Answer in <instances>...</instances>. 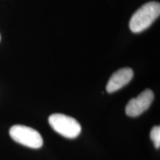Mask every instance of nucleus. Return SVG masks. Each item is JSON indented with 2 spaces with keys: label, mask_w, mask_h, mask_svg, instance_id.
<instances>
[{
  "label": "nucleus",
  "mask_w": 160,
  "mask_h": 160,
  "mask_svg": "<svg viewBox=\"0 0 160 160\" xmlns=\"http://www.w3.org/2000/svg\"><path fill=\"white\" fill-rule=\"evenodd\" d=\"M160 5L157 2H150L138 9L130 20L129 27L133 33L145 31L159 17Z\"/></svg>",
  "instance_id": "nucleus-1"
},
{
  "label": "nucleus",
  "mask_w": 160,
  "mask_h": 160,
  "mask_svg": "<svg viewBox=\"0 0 160 160\" xmlns=\"http://www.w3.org/2000/svg\"><path fill=\"white\" fill-rule=\"evenodd\" d=\"M154 99V94L150 89H146L127 104L125 113L128 117H137L147 111Z\"/></svg>",
  "instance_id": "nucleus-4"
},
{
  "label": "nucleus",
  "mask_w": 160,
  "mask_h": 160,
  "mask_svg": "<svg viewBox=\"0 0 160 160\" xmlns=\"http://www.w3.org/2000/svg\"><path fill=\"white\" fill-rule=\"evenodd\" d=\"M133 77V71L130 68H124L118 70L109 79L106 86V91L108 93H113L128 85Z\"/></svg>",
  "instance_id": "nucleus-5"
},
{
  "label": "nucleus",
  "mask_w": 160,
  "mask_h": 160,
  "mask_svg": "<svg viewBox=\"0 0 160 160\" xmlns=\"http://www.w3.org/2000/svg\"><path fill=\"white\" fill-rule=\"evenodd\" d=\"M0 39H1V36H0Z\"/></svg>",
  "instance_id": "nucleus-7"
},
{
  "label": "nucleus",
  "mask_w": 160,
  "mask_h": 160,
  "mask_svg": "<svg viewBox=\"0 0 160 160\" xmlns=\"http://www.w3.org/2000/svg\"><path fill=\"white\" fill-rule=\"evenodd\" d=\"M9 133L15 142L31 148H39L43 145L42 137L39 132L27 126L22 125L12 126Z\"/></svg>",
  "instance_id": "nucleus-3"
},
{
  "label": "nucleus",
  "mask_w": 160,
  "mask_h": 160,
  "mask_svg": "<svg viewBox=\"0 0 160 160\" xmlns=\"http://www.w3.org/2000/svg\"><path fill=\"white\" fill-rule=\"evenodd\" d=\"M51 127L62 137L74 139L81 133V125L74 118L62 113H53L49 117Z\"/></svg>",
  "instance_id": "nucleus-2"
},
{
  "label": "nucleus",
  "mask_w": 160,
  "mask_h": 160,
  "mask_svg": "<svg viewBox=\"0 0 160 160\" xmlns=\"http://www.w3.org/2000/svg\"><path fill=\"white\" fill-rule=\"evenodd\" d=\"M151 139L153 142L156 148H159L160 147V127L155 126L151 131Z\"/></svg>",
  "instance_id": "nucleus-6"
}]
</instances>
